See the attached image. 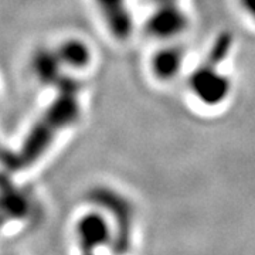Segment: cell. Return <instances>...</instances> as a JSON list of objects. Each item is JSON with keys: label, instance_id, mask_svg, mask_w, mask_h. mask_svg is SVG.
Instances as JSON below:
<instances>
[{"label": "cell", "instance_id": "1", "mask_svg": "<svg viewBox=\"0 0 255 255\" xmlns=\"http://www.w3.org/2000/svg\"><path fill=\"white\" fill-rule=\"evenodd\" d=\"M55 84L58 88L55 100L37 122L36 127L31 129L20 152L10 162L14 169L30 166L37 160L53 142L57 133L71 125L80 115L78 94L81 85L68 77H61Z\"/></svg>", "mask_w": 255, "mask_h": 255}, {"label": "cell", "instance_id": "2", "mask_svg": "<svg viewBox=\"0 0 255 255\" xmlns=\"http://www.w3.org/2000/svg\"><path fill=\"white\" fill-rule=\"evenodd\" d=\"M233 43V36L228 31H221L189 77V87L193 95L207 107L223 104L231 92L230 77L221 67L227 60Z\"/></svg>", "mask_w": 255, "mask_h": 255}, {"label": "cell", "instance_id": "3", "mask_svg": "<svg viewBox=\"0 0 255 255\" xmlns=\"http://www.w3.org/2000/svg\"><path fill=\"white\" fill-rule=\"evenodd\" d=\"M152 13L146 30L160 41H174L189 27V16L183 9L182 0H152Z\"/></svg>", "mask_w": 255, "mask_h": 255}, {"label": "cell", "instance_id": "4", "mask_svg": "<svg viewBox=\"0 0 255 255\" xmlns=\"http://www.w3.org/2000/svg\"><path fill=\"white\" fill-rule=\"evenodd\" d=\"M94 200L111 213L114 219V246L117 251H127L132 244L135 209L132 201L110 189L94 191Z\"/></svg>", "mask_w": 255, "mask_h": 255}, {"label": "cell", "instance_id": "5", "mask_svg": "<svg viewBox=\"0 0 255 255\" xmlns=\"http://www.w3.org/2000/svg\"><path fill=\"white\" fill-rule=\"evenodd\" d=\"M77 236L82 251L94 253L97 248L114 243V227L105 216L100 213H88L78 221Z\"/></svg>", "mask_w": 255, "mask_h": 255}, {"label": "cell", "instance_id": "6", "mask_svg": "<svg viewBox=\"0 0 255 255\" xmlns=\"http://www.w3.org/2000/svg\"><path fill=\"white\" fill-rule=\"evenodd\" d=\"M110 33L118 40L132 36L135 23L128 0H95Z\"/></svg>", "mask_w": 255, "mask_h": 255}, {"label": "cell", "instance_id": "7", "mask_svg": "<svg viewBox=\"0 0 255 255\" xmlns=\"http://www.w3.org/2000/svg\"><path fill=\"white\" fill-rule=\"evenodd\" d=\"M184 63V48L174 41H166L152 58V68L156 77L160 80H172L182 70Z\"/></svg>", "mask_w": 255, "mask_h": 255}, {"label": "cell", "instance_id": "8", "mask_svg": "<svg viewBox=\"0 0 255 255\" xmlns=\"http://www.w3.org/2000/svg\"><path fill=\"white\" fill-rule=\"evenodd\" d=\"M57 54L60 57L64 65L73 67V68H81L90 63L91 53L90 48L81 40H68L63 46L58 48Z\"/></svg>", "mask_w": 255, "mask_h": 255}, {"label": "cell", "instance_id": "9", "mask_svg": "<svg viewBox=\"0 0 255 255\" xmlns=\"http://www.w3.org/2000/svg\"><path fill=\"white\" fill-rule=\"evenodd\" d=\"M63 65L57 53L51 51H41L38 53L34 60V68L37 75L44 82H57L60 75V67Z\"/></svg>", "mask_w": 255, "mask_h": 255}, {"label": "cell", "instance_id": "10", "mask_svg": "<svg viewBox=\"0 0 255 255\" xmlns=\"http://www.w3.org/2000/svg\"><path fill=\"white\" fill-rule=\"evenodd\" d=\"M240 6L250 17L255 20V0H240Z\"/></svg>", "mask_w": 255, "mask_h": 255}]
</instances>
